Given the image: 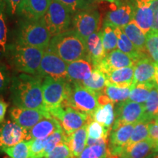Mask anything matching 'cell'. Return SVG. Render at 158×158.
I'll list each match as a JSON object with an SVG mask.
<instances>
[{"instance_id":"d6986e66","label":"cell","mask_w":158,"mask_h":158,"mask_svg":"<svg viewBox=\"0 0 158 158\" xmlns=\"http://www.w3.org/2000/svg\"><path fill=\"white\" fill-rule=\"evenodd\" d=\"M50 3L51 0H23L16 13L23 19L39 20L46 13Z\"/></svg>"},{"instance_id":"8fae6325","label":"cell","mask_w":158,"mask_h":158,"mask_svg":"<svg viewBox=\"0 0 158 158\" xmlns=\"http://www.w3.org/2000/svg\"><path fill=\"white\" fill-rule=\"evenodd\" d=\"M67 66L68 63L52 51L46 49L41 60L38 76L43 78L49 76L56 80L68 81Z\"/></svg>"},{"instance_id":"4316f807","label":"cell","mask_w":158,"mask_h":158,"mask_svg":"<svg viewBox=\"0 0 158 158\" xmlns=\"http://www.w3.org/2000/svg\"><path fill=\"white\" fill-rule=\"evenodd\" d=\"M121 29L138 51L147 54L146 50V35L133 20Z\"/></svg>"},{"instance_id":"7bdbcfd3","label":"cell","mask_w":158,"mask_h":158,"mask_svg":"<svg viewBox=\"0 0 158 158\" xmlns=\"http://www.w3.org/2000/svg\"><path fill=\"white\" fill-rule=\"evenodd\" d=\"M71 152L68 146L62 143L57 145L45 158H70Z\"/></svg>"},{"instance_id":"7dc6e473","label":"cell","mask_w":158,"mask_h":158,"mask_svg":"<svg viewBox=\"0 0 158 158\" xmlns=\"http://www.w3.org/2000/svg\"><path fill=\"white\" fill-rule=\"evenodd\" d=\"M7 107H8V103L6 102L3 98H0V123L5 121V116Z\"/></svg>"},{"instance_id":"cb8c5ba5","label":"cell","mask_w":158,"mask_h":158,"mask_svg":"<svg viewBox=\"0 0 158 158\" xmlns=\"http://www.w3.org/2000/svg\"><path fill=\"white\" fill-rule=\"evenodd\" d=\"M106 76L107 84L118 87H130L133 83L134 66L116 69L106 73Z\"/></svg>"},{"instance_id":"d6a6232c","label":"cell","mask_w":158,"mask_h":158,"mask_svg":"<svg viewBox=\"0 0 158 158\" xmlns=\"http://www.w3.org/2000/svg\"><path fill=\"white\" fill-rule=\"evenodd\" d=\"M101 37L102 45L106 54L116 49L117 47V36L113 26L103 23V27L101 31Z\"/></svg>"},{"instance_id":"9a60e30c","label":"cell","mask_w":158,"mask_h":158,"mask_svg":"<svg viewBox=\"0 0 158 158\" xmlns=\"http://www.w3.org/2000/svg\"><path fill=\"white\" fill-rule=\"evenodd\" d=\"M152 0H133V21L144 34L152 29L155 22V13L151 7Z\"/></svg>"},{"instance_id":"836d02e7","label":"cell","mask_w":158,"mask_h":158,"mask_svg":"<svg viewBox=\"0 0 158 158\" xmlns=\"http://www.w3.org/2000/svg\"><path fill=\"white\" fill-rule=\"evenodd\" d=\"M6 3L0 0V56H5L7 51V27L5 15Z\"/></svg>"},{"instance_id":"60d3db41","label":"cell","mask_w":158,"mask_h":158,"mask_svg":"<svg viewBox=\"0 0 158 158\" xmlns=\"http://www.w3.org/2000/svg\"><path fill=\"white\" fill-rule=\"evenodd\" d=\"M68 7L73 14L77 12L94 8L95 0H59Z\"/></svg>"},{"instance_id":"9c48e42d","label":"cell","mask_w":158,"mask_h":158,"mask_svg":"<svg viewBox=\"0 0 158 158\" xmlns=\"http://www.w3.org/2000/svg\"><path fill=\"white\" fill-rule=\"evenodd\" d=\"M72 24L74 30L86 40L89 35L100 30L101 15L94 8L77 12L73 15Z\"/></svg>"},{"instance_id":"484cf974","label":"cell","mask_w":158,"mask_h":158,"mask_svg":"<svg viewBox=\"0 0 158 158\" xmlns=\"http://www.w3.org/2000/svg\"><path fill=\"white\" fill-rule=\"evenodd\" d=\"M114 31L117 36V48L118 50L127 54L128 56L133 58L135 62H137L138 59L142 57L148 56L147 54H144L138 50L137 48L133 45V43L127 37V35L124 34L121 28L114 27Z\"/></svg>"},{"instance_id":"f6af8a7d","label":"cell","mask_w":158,"mask_h":158,"mask_svg":"<svg viewBox=\"0 0 158 158\" xmlns=\"http://www.w3.org/2000/svg\"><path fill=\"white\" fill-rule=\"evenodd\" d=\"M5 1L8 11L13 15L16 13L18 7L20 4L22 2L23 0H5Z\"/></svg>"},{"instance_id":"f1b7e54d","label":"cell","mask_w":158,"mask_h":158,"mask_svg":"<svg viewBox=\"0 0 158 158\" xmlns=\"http://www.w3.org/2000/svg\"><path fill=\"white\" fill-rule=\"evenodd\" d=\"M92 119L102 124L108 129H111L115 119L114 102H109L105 106H99L92 115Z\"/></svg>"},{"instance_id":"e575fe53","label":"cell","mask_w":158,"mask_h":158,"mask_svg":"<svg viewBox=\"0 0 158 158\" xmlns=\"http://www.w3.org/2000/svg\"><path fill=\"white\" fill-rule=\"evenodd\" d=\"M146 50L152 60L158 63V30L152 29L146 34Z\"/></svg>"},{"instance_id":"ee69618b","label":"cell","mask_w":158,"mask_h":158,"mask_svg":"<svg viewBox=\"0 0 158 158\" xmlns=\"http://www.w3.org/2000/svg\"><path fill=\"white\" fill-rule=\"evenodd\" d=\"M10 81L11 79L7 68L0 63V94L7 89Z\"/></svg>"},{"instance_id":"9f6ffc18","label":"cell","mask_w":158,"mask_h":158,"mask_svg":"<svg viewBox=\"0 0 158 158\" xmlns=\"http://www.w3.org/2000/svg\"><path fill=\"white\" fill-rule=\"evenodd\" d=\"M124 1H130V2H133V0H124Z\"/></svg>"},{"instance_id":"3957f363","label":"cell","mask_w":158,"mask_h":158,"mask_svg":"<svg viewBox=\"0 0 158 158\" xmlns=\"http://www.w3.org/2000/svg\"><path fill=\"white\" fill-rule=\"evenodd\" d=\"M45 51L14 43L8 45L6 56L10 66L17 72L38 75Z\"/></svg>"},{"instance_id":"44dd1931","label":"cell","mask_w":158,"mask_h":158,"mask_svg":"<svg viewBox=\"0 0 158 158\" xmlns=\"http://www.w3.org/2000/svg\"><path fill=\"white\" fill-rule=\"evenodd\" d=\"M87 59L94 68L98 67L106 57V54L102 45L101 31L92 34L86 39Z\"/></svg>"},{"instance_id":"b9f144b4","label":"cell","mask_w":158,"mask_h":158,"mask_svg":"<svg viewBox=\"0 0 158 158\" xmlns=\"http://www.w3.org/2000/svg\"><path fill=\"white\" fill-rule=\"evenodd\" d=\"M45 138H33L29 140L30 158L45 157L44 141Z\"/></svg>"},{"instance_id":"603a6c76","label":"cell","mask_w":158,"mask_h":158,"mask_svg":"<svg viewBox=\"0 0 158 158\" xmlns=\"http://www.w3.org/2000/svg\"><path fill=\"white\" fill-rule=\"evenodd\" d=\"M62 128L56 118L53 116L44 117L29 130V140L33 138H45Z\"/></svg>"},{"instance_id":"ab89813d","label":"cell","mask_w":158,"mask_h":158,"mask_svg":"<svg viewBox=\"0 0 158 158\" xmlns=\"http://www.w3.org/2000/svg\"><path fill=\"white\" fill-rule=\"evenodd\" d=\"M88 137L94 138V139H100L106 138L108 140V136L110 130L106 128L102 124L92 120L88 124Z\"/></svg>"},{"instance_id":"7402d4cb","label":"cell","mask_w":158,"mask_h":158,"mask_svg":"<svg viewBox=\"0 0 158 158\" xmlns=\"http://www.w3.org/2000/svg\"><path fill=\"white\" fill-rule=\"evenodd\" d=\"M155 141L151 138L127 145L118 155L119 158H145L154 152Z\"/></svg>"},{"instance_id":"f546056e","label":"cell","mask_w":158,"mask_h":158,"mask_svg":"<svg viewBox=\"0 0 158 158\" xmlns=\"http://www.w3.org/2000/svg\"><path fill=\"white\" fill-rule=\"evenodd\" d=\"M144 122L149 123L155 121L158 116V86H153L150 91L147 100L144 102Z\"/></svg>"},{"instance_id":"4fadbf2b","label":"cell","mask_w":158,"mask_h":158,"mask_svg":"<svg viewBox=\"0 0 158 158\" xmlns=\"http://www.w3.org/2000/svg\"><path fill=\"white\" fill-rule=\"evenodd\" d=\"M25 140H29V130L10 119L0 123V151Z\"/></svg>"},{"instance_id":"d590c367","label":"cell","mask_w":158,"mask_h":158,"mask_svg":"<svg viewBox=\"0 0 158 158\" xmlns=\"http://www.w3.org/2000/svg\"><path fill=\"white\" fill-rule=\"evenodd\" d=\"M108 143L86 146L77 158H108Z\"/></svg>"},{"instance_id":"f5cc1de1","label":"cell","mask_w":158,"mask_h":158,"mask_svg":"<svg viewBox=\"0 0 158 158\" xmlns=\"http://www.w3.org/2000/svg\"><path fill=\"white\" fill-rule=\"evenodd\" d=\"M156 81L158 86V63H157V72H156Z\"/></svg>"},{"instance_id":"7a4b0ae2","label":"cell","mask_w":158,"mask_h":158,"mask_svg":"<svg viewBox=\"0 0 158 158\" xmlns=\"http://www.w3.org/2000/svg\"><path fill=\"white\" fill-rule=\"evenodd\" d=\"M47 49L67 63L78 59H87L86 40L73 29L53 36Z\"/></svg>"},{"instance_id":"ac0fdd59","label":"cell","mask_w":158,"mask_h":158,"mask_svg":"<svg viewBox=\"0 0 158 158\" xmlns=\"http://www.w3.org/2000/svg\"><path fill=\"white\" fill-rule=\"evenodd\" d=\"M135 62L133 58L124 54L122 51L114 49L106 54L103 60L96 68H99L105 74H106L116 69L134 66Z\"/></svg>"},{"instance_id":"7c38bea8","label":"cell","mask_w":158,"mask_h":158,"mask_svg":"<svg viewBox=\"0 0 158 158\" xmlns=\"http://www.w3.org/2000/svg\"><path fill=\"white\" fill-rule=\"evenodd\" d=\"M109 11L104 20V23L114 27L122 28L133 19V3L130 1L118 0L110 2Z\"/></svg>"},{"instance_id":"db71d44e","label":"cell","mask_w":158,"mask_h":158,"mask_svg":"<svg viewBox=\"0 0 158 158\" xmlns=\"http://www.w3.org/2000/svg\"><path fill=\"white\" fill-rule=\"evenodd\" d=\"M102 1H106V2H115L118 1V0H102Z\"/></svg>"},{"instance_id":"ffe728a7","label":"cell","mask_w":158,"mask_h":158,"mask_svg":"<svg viewBox=\"0 0 158 158\" xmlns=\"http://www.w3.org/2000/svg\"><path fill=\"white\" fill-rule=\"evenodd\" d=\"M93 69V65L86 59H78L68 63L67 73L68 80L80 84L89 78Z\"/></svg>"},{"instance_id":"681fc988","label":"cell","mask_w":158,"mask_h":158,"mask_svg":"<svg viewBox=\"0 0 158 158\" xmlns=\"http://www.w3.org/2000/svg\"><path fill=\"white\" fill-rule=\"evenodd\" d=\"M152 29L158 30V10L155 13V22H154Z\"/></svg>"},{"instance_id":"30bf717a","label":"cell","mask_w":158,"mask_h":158,"mask_svg":"<svg viewBox=\"0 0 158 158\" xmlns=\"http://www.w3.org/2000/svg\"><path fill=\"white\" fill-rule=\"evenodd\" d=\"M66 81L64 80H56L49 76L43 78L42 84L43 101L45 110L48 113L60 107L62 104L65 97Z\"/></svg>"},{"instance_id":"4dcf8cb0","label":"cell","mask_w":158,"mask_h":158,"mask_svg":"<svg viewBox=\"0 0 158 158\" xmlns=\"http://www.w3.org/2000/svg\"><path fill=\"white\" fill-rule=\"evenodd\" d=\"M132 86L130 87H118L115 85L107 84L103 90V93L109 98L114 103H118L128 100Z\"/></svg>"},{"instance_id":"f907efd6","label":"cell","mask_w":158,"mask_h":158,"mask_svg":"<svg viewBox=\"0 0 158 158\" xmlns=\"http://www.w3.org/2000/svg\"><path fill=\"white\" fill-rule=\"evenodd\" d=\"M145 158H158V153L153 152V153L150 154L149 155H148L147 157Z\"/></svg>"},{"instance_id":"f35d334b","label":"cell","mask_w":158,"mask_h":158,"mask_svg":"<svg viewBox=\"0 0 158 158\" xmlns=\"http://www.w3.org/2000/svg\"><path fill=\"white\" fill-rule=\"evenodd\" d=\"M149 138V123L143 122H139L135 124L133 133L127 145H130L137 142L143 141Z\"/></svg>"},{"instance_id":"e0dca14e","label":"cell","mask_w":158,"mask_h":158,"mask_svg":"<svg viewBox=\"0 0 158 158\" xmlns=\"http://www.w3.org/2000/svg\"><path fill=\"white\" fill-rule=\"evenodd\" d=\"M157 63L149 56L139 59L134 65L133 85L138 84H157Z\"/></svg>"},{"instance_id":"bcb514c9","label":"cell","mask_w":158,"mask_h":158,"mask_svg":"<svg viewBox=\"0 0 158 158\" xmlns=\"http://www.w3.org/2000/svg\"><path fill=\"white\" fill-rule=\"evenodd\" d=\"M149 138L154 141H158V124L155 122H149Z\"/></svg>"},{"instance_id":"52a82bcc","label":"cell","mask_w":158,"mask_h":158,"mask_svg":"<svg viewBox=\"0 0 158 158\" xmlns=\"http://www.w3.org/2000/svg\"><path fill=\"white\" fill-rule=\"evenodd\" d=\"M49 114L58 120L67 135H70L93 120L92 116L64 105H61L60 107L53 110Z\"/></svg>"},{"instance_id":"83f0119b","label":"cell","mask_w":158,"mask_h":158,"mask_svg":"<svg viewBox=\"0 0 158 158\" xmlns=\"http://www.w3.org/2000/svg\"><path fill=\"white\" fill-rule=\"evenodd\" d=\"M80 84L98 94L100 92H103L107 84V78L106 74L100 69L94 68L89 78Z\"/></svg>"},{"instance_id":"6da1fadb","label":"cell","mask_w":158,"mask_h":158,"mask_svg":"<svg viewBox=\"0 0 158 158\" xmlns=\"http://www.w3.org/2000/svg\"><path fill=\"white\" fill-rule=\"evenodd\" d=\"M43 77L38 75L24 73L12 76L10 89L14 106L45 110L43 96Z\"/></svg>"},{"instance_id":"8d00e7d4","label":"cell","mask_w":158,"mask_h":158,"mask_svg":"<svg viewBox=\"0 0 158 158\" xmlns=\"http://www.w3.org/2000/svg\"><path fill=\"white\" fill-rule=\"evenodd\" d=\"M67 141V135L64 131L62 129L57 130L53 134L48 136L45 139L44 141V153L45 157L48 155L49 153L54 149L59 144L64 143H66Z\"/></svg>"},{"instance_id":"816d5d0a","label":"cell","mask_w":158,"mask_h":158,"mask_svg":"<svg viewBox=\"0 0 158 158\" xmlns=\"http://www.w3.org/2000/svg\"><path fill=\"white\" fill-rule=\"evenodd\" d=\"M154 152L158 153V141H155V148H154Z\"/></svg>"},{"instance_id":"74e56055","label":"cell","mask_w":158,"mask_h":158,"mask_svg":"<svg viewBox=\"0 0 158 158\" xmlns=\"http://www.w3.org/2000/svg\"><path fill=\"white\" fill-rule=\"evenodd\" d=\"M3 152L11 158H30L29 141H22L14 146L7 148Z\"/></svg>"},{"instance_id":"ba28073f","label":"cell","mask_w":158,"mask_h":158,"mask_svg":"<svg viewBox=\"0 0 158 158\" xmlns=\"http://www.w3.org/2000/svg\"><path fill=\"white\" fill-rule=\"evenodd\" d=\"M115 119L110 130H116L125 124L144 122V104L127 100L116 104Z\"/></svg>"},{"instance_id":"5bb4252c","label":"cell","mask_w":158,"mask_h":158,"mask_svg":"<svg viewBox=\"0 0 158 158\" xmlns=\"http://www.w3.org/2000/svg\"><path fill=\"white\" fill-rule=\"evenodd\" d=\"M10 116L12 121L27 130L31 129L44 117L52 116L47 110L31 109L13 106L10 109Z\"/></svg>"},{"instance_id":"c3c4849f","label":"cell","mask_w":158,"mask_h":158,"mask_svg":"<svg viewBox=\"0 0 158 158\" xmlns=\"http://www.w3.org/2000/svg\"><path fill=\"white\" fill-rule=\"evenodd\" d=\"M97 96H98V102L100 106H105V105L109 103V102H113L111 101V100L103 92H100V93L97 94Z\"/></svg>"},{"instance_id":"2e32d148","label":"cell","mask_w":158,"mask_h":158,"mask_svg":"<svg viewBox=\"0 0 158 158\" xmlns=\"http://www.w3.org/2000/svg\"><path fill=\"white\" fill-rule=\"evenodd\" d=\"M135 124H125L116 130H110L108 150L112 155L118 156L127 145Z\"/></svg>"},{"instance_id":"6f0895ef","label":"cell","mask_w":158,"mask_h":158,"mask_svg":"<svg viewBox=\"0 0 158 158\" xmlns=\"http://www.w3.org/2000/svg\"><path fill=\"white\" fill-rule=\"evenodd\" d=\"M43 158H45V157H43Z\"/></svg>"},{"instance_id":"11a10c76","label":"cell","mask_w":158,"mask_h":158,"mask_svg":"<svg viewBox=\"0 0 158 158\" xmlns=\"http://www.w3.org/2000/svg\"><path fill=\"white\" fill-rule=\"evenodd\" d=\"M155 122L158 124V116H157V117H156V118L155 119Z\"/></svg>"},{"instance_id":"8992f818","label":"cell","mask_w":158,"mask_h":158,"mask_svg":"<svg viewBox=\"0 0 158 158\" xmlns=\"http://www.w3.org/2000/svg\"><path fill=\"white\" fill-rule=\"evenodd\" d=\"M73 15L70 9L59 0H51L43 20L51 37L69 30Z\"/></svg>"},{"instance_id":"277c9868","label":"cell","mask_w":158,"mask_h":158,"mask_svg":"<svg viewBox=\"0 0 158 158\" xmlns=\"http://www.w3.org/2000/svg\"><path fill=\"white\" fill-rule=\"evenodd\" d=\"M51 39L43 18L39 20L23 19L19 23L15 43L46 50Z\"/></svg>"},{"instance_id":"d4e9b609","label":"cell","mask_w":158,"mask_h":158,"mask_svg":"<svg viewBox=\"0 0 158 158\" xmlns=\"http://www.w3.org/2000/svg\"><path fill=\"white\" fill-rule=\"evenodd\" d=\"M88 124L77 130L70 135H67L66 144L68 146L71 156L78 157L86 147L88 138Z\"/></svg>"},{"instance_id":"5b68a950","label":"cell","mask_w":158,"mask_h":158,"mask_svg":"<svg viewBox=\"0 0 158 158\" xmlns=\"http://www.w3.org/2000/svg\"><path fill=\"white\" fill-rule=\"evenodd\" d=\"M92 116L99 104L97 93L79 83L68 80L65 86V97L62 104Z\"/></svg>"},{"instance_id":"1f68e13d","label":"cell","mask_w":158,"mask_h":158,"mask_svg":"<svg viewBox=\"0 0 158 158\" xmlns=\"http://www.w3.org/2000/svg\"><path fill=\"white\" fill-rule=\"evenodd\" d=\"M157 84H138L132 85L131 92L128 100L138 103H143L147 100L150 91Z\"/></svg>"}]
</instances>
